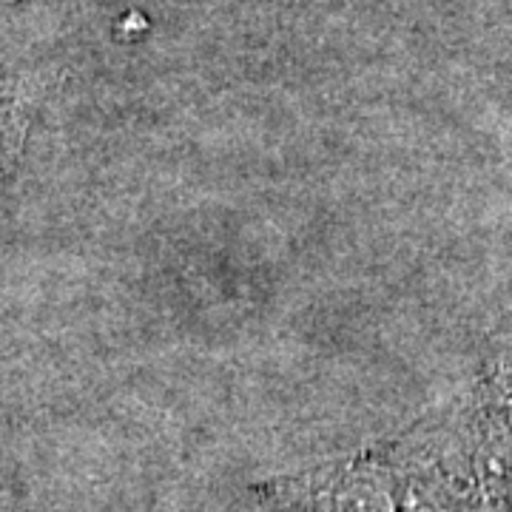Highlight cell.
Wrapping results in <instances>:
<instances>
[{
    "instance_id": "obj_1",
    "label": "cell",
    "mask_w": 512,
    "mask_h": 512,
    "mask_svg": "<svg viewBox=\"0 0 512 512\" xmlns=\"http://www.w3.org/2000/svg\"><path fill=\"white\" fill-rule=\"evenodd\" d=\"M262 501L268 512H402L399 476L384 453L276 478L262 490Z\"/></svg>"
},
{
    "instance_id": "obj_2",
    "label": "cell",
    "mask_w": 512,
    "mask_h": 512,
    "mask_svg": "<svg viewBox=\"0 0 512 512\" xmlns=\"http://www.w3.org/2000/svg\"><path fill=\"white\" fill-rule=\"evenodd\" d=\"M387 458L399 476L402 512H473L464 478L450 467L447 456L436 453L430 439L419 441L416 433H410Z\"/></svg>"
},
{
    "instance_id": "obj_3",
    "label": "cell",
    "mask_w": 512,
    "mask_h": 512,
    "mask_svg": "<svg viewBox=\"0 0 512 512\" xmlns=\"http://www.w3.org/2000/svg\"><path fill=\"white\" fill-rule=\"evenodd\" d=\"M26 131H29V117L23 97L15 92V86L0 80V180L18 160Z\"/></svg>"
}]
</instances>
